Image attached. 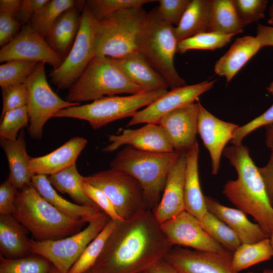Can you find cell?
Wrapping results in <instances>:
<instances>
[{
    "mask_svg": "<svg viewBox=\"0 0 273 273\" xmlns=\"http://www.w3.org/2000/svg\"><path fill=\"white\" fill-rule=\"evenodd\" d=\"M82 273H96V272L94 271L93 268L92 267L90 269L84 271Z\"/></svg>",
    "mask_w": 273,
    "mask_h": 273,
    "instance_id": "59",
    "label": "cell"
},
{
    "mask_svg": "<svg viewBox=\"0 0 273 273\" xmlns=\"http://www.w3.org/2000/svg\"><path fill=\"white\" fill-rule=\"evenodd\" d=\"M48 178L53 187L63 194H68L76 204L100 209L82 190L81 183L84 176L78 171L76 164L49 175Z\"/></svg>",
    "mask_w": 273,
    "mask_h": 273,
    "instance_id": "32",
    "label": "cell"
},
{
    "mask_svg": "<svg viewBox=\"0 0 273 273\" xmlns=\"http://www.w3.org/2000/svg\"><path fill=\"white\" fill-rule=\"evenodd\" d=\"M269 241H270L271 246L272 248L273 249V233H271L269 235Z\"/></svg>",
    "mask_w": 273,
    "mask_h": 273,
    "instance_id": "57",
    "label": "cell"
},
{
    "mask_svg": "<svg viewBox=\"0 0 273 273\" xmlns=\"http://www.w3.org/2000/svg\"><path fill=\"white\" fill-rule=\"evenodd\" d=\"M273 124V104L262 114L245 124L239 126L235 131L230 142L232 145L242 144L244 139L256 129Z\"/></svg>",
    "mask_w": 273,
    "mask_h": 273,
    "instance_id": "45",
    "label": "cell"
},
{
    "mask_svg": "<svg viewBox=\"0 0 273 273\" xmlns=\"http://www.w3.org/2000/svg\"><path fill=\"white\" fill-rule=\"evenodd\" d=\"M75 7L59 17L47 37L49 46L63 59L70 50L80 27L81 15Z\"/></svg>",
    "mask_w": 273,
    "mask_h": 273,
    "instance_id": "29",
    "label": "cell"
},
{
    "mask_svg": "<svg viewBox=\"0 0 273 273\" xmlns=\"http://www.w3.org/2000/svg\"><path fill=\"white\" fill-rule=\"evenodd\" d=\"M31 185L44 199L70 218L88 223L103 212L98 208L74 203L64 199L54 189L47 175H34Z\"/></svg>",
    "mask_w": 273,
    "mask_h": 273,
    "instance_id": "25",
    "label": "cell"
},
{
    "mask_svg": "<svg viewBox=\"0 0 273 273\" xmlns=\"http://www.w3.org/2000/svg\"><path fill=\"white\" fill-rule=\"evenodd\" d=\"M223 154L237 173L236 179L224 185L223 194L237 208L252 216L268 234L272 233L273 205L248 147L232 145Z\"/></svg>",
    "mask_w": 273,
    "mask_h": 273,
    "instance_id": "2",
    "label": "cell"
},
{
    "mask_svg": "<svg viewBox=\"0 0 273 273\" xmlns=\"http://www.w3.org/2000/svg\"><path fill=\"white\" fill-rule=\"evenodd\" d=\"M167 90L143 92L125 96L105 97L90 103L70 107L54 117L71 118L87 121L94 129L113 121L132 117L141 108L147 106Z\"/></svg>",
    "mask_w": 273,
    "mask_h": 273,
    "instance_id": "8",
    "label": "cell"
},
{
    "mask_svg": "<svg viewBox=\"0 0 273 273\" xmlns=\"http://www.w3.org/2000/svg\"><path fill=\"white\" fill-rule=\"evenodd\" d=\"M0 144L8 162L10 181L19 191L31 186L34 174L30 169L31 157L27 152L24 130L16 140L1 139Z\"/></svg>",
    "mask_w": 273,
    "mask_h": 273,
    "instance_id": "24",
    "label": "cell"
},
{
    "mask_svg": "<svg viewBox=\"0 0 273 273\" xmlns=\"http://www.w3.org/2000/svg\"><path fill=\"white\" fill-rule=\"evenodd\" d=\"M26 230L13 215L0 214L1 255L16 259L31 254Z\"/></svg>",
    "mask_w": 273,
    "mask_h": 273,
    "instance_id": "28",
    "label": "cell"
},
{
    "mask_svg": "<svg viewBox=\"0 0 273 273\" xmlns=\"http://www.w3.org/2000/svg\"><path fill=\"white\" fill-rule=\"evenodd\" d=\"M81 187L85 195L110 219L114 221L122 220L108 197L102 190L86 181L84 176Z\"/></svg>",
    "mask_w": 273,
    "mask_h": 273,
    "instance_id": "44",
    "label": "cell"
},
{
    "mask_svg": "<svg viewBox=\"0 0 273 273\" xmlns=\"http://www.w3.org/2000/svg\"><path fill=\"white\" fill-rule=\"evenodd\" d=\"M53 267L48 259L34 254L16 259L0 256V273H51Z\"/></svg>",
    "mask_w": 273,
    "mask_h": 273,
    "instance_id": "35",
    "label": "cell"
},
{
    "mask_svg": "<svg viewBox=\"0 0 273 273\" xmlns=\"http://www.w3.org/2000/svg\"><path fill=\"white\" fill-rule=\"evenodd\" d=\"M1 119V139L15 141L19 131L28 125L29 115L27 106L8 112Z\"/></svg>",
    "mask_w": 273,
    "mask_h": 273,
    "instance_id": "41",
    "label": "cell"
},
{
    "mask_svg": "<svg viewBox=\"0 0 273 273\" xmlns=\"http://www.w3.org/2000/svg\"><path fill=\"white\" fill-rule=\"evenodd\" d=\"M200 222L209 235L228 250L234 252L242 244L229 226L208 211Z\"/></svg>",
    "mask_w": 273,
    "mask_h": 273,
    "instance_id": "36",
    "label": "cell"
},
{
    "mask_svg": "<svg viewBox=\"0 0 273 273\" xmlns=\"http://www.w3.org/2000/svg\"><path fill=\"white\" fill-rule=\"evenodd\" d=\"M24 60L48 63L57 68L63 58L56 53L31 25H26L0 51V62Z\"/></svg>",
    "mask_w": 273,
    "mask_h": 273,
    "instance_id": "13",
    "label": "cell"
},
{
    "mask_svg": "<svg viewBox=\"0 0 273 273\" xmlns=\"http://www.w3.org/2000/svg\"><path fill=\"white\" fill-rule=\"evenodd\" d=\"M258 169L264 181L268 197L273 205V151L267 164L258 168Z\"/></svg>",
    "mask_w": 273,
    "mask_h": 273,
    "instance_id": "50",
    "label": "cell"
},
{
    "mask_svg": "<svg viewBox=\"0 0 273 273\" xmlns=\"http://www.w3.org/2000/svg\"><path fill=\"white\" fill-rule=\"evenodd\" d=\"M2 93L3 107L1 118L9 111L27 105L28 91L25 83L3 87Z\"/></svg>",
    "mask_w": 273,
    "mask_h": 273,
    "instance_id": "43",
    "label": "cell"
},
{
    "mask_svg": "<svg viewBox=\"0 0 273 273\" xmlns=\"http://www.w3.org/2000/svg\"><path fill=\"white\" fill-rule=\"evenodd\" d=\"M38 63L24 60H12L0 66L1 88L25 83Z\"/></svg>",
    "mask_w": 273,
    "mask_h": 273,
    "instance_id": "39",
    "label": "cell"
},
{
    "mask_svg": "<svg viewBox=\"0 0 273 273\" xmlns=\"http://www.w3.org/2000/svg\"><path fill=\"white\" fill-rule=\"evenodd\" d=\"M270 150L273 151V147L272 148H270Z\"/></svg>",
    "mask_w": 273,
    "mask_h": 273,
    "instance_id": "62",
    "label": "cell"
},
{
    "mask_svg": "<svg viewBox=\"0 0 273 273\" xmlns=\"http://www.w3.org/2000/svg\"><path fill=\"white\" fill-rule=\"evenodd\" d=\"M147 271L148 273H177L173 266L164 258L156 262Z\"/></svg>",
    "mask_w": 273,
    "mask_h": 273,
    "instance_id": "53",
    "label": "cell"
},
{
    "mask_svg": "<svg viewBox=\"0 0 273 273\" xmlns=\"http://www.w3.org/2000/svg\"><path fill=\"white\" fill-rule=\"evenodd\" d=\"M273 257L269 238L252 243H242L234 251L231 260L233 271L238 273Z\"/></svg>",
    "mask_w": 273,
    "mask_h": 273,
    "instance_id": "33",
    "label": "cell"
},
{
    "mask_svg": "<svg viewBox=\"0 0 273 273\" xmlns=\"http://www.w3.org/2000/svg\"><path fill=\"white\" fill-rule=\"evenodd\" d=\"M21 23L14 17L0 13V46L10 42L18 33Z\"/></svg>",
    "mask_w": 273,
    "mask_h": 273,
    "instance_id": "48",
    "label": "cell"
},
{
    "mask_svg": "<svg viewBox=\"0 0 273 273\" xmlns=\"http://www.w3.org/2000/svg\"><path fill=\"white\" fill-rule=\"evenodd\" d=\"M78 3L74 0H49L32 16L31 26L43 38H46L59 17Z\"/></svg>",
    "mask_w": 273,
    "mask_h": 273,
    "instance_id": "34",
    "label": "cell"
},
{
    "mask_svg": "<svg viewBox=\"0 0 273 273\" xmlns=\"http://www.w3.org/2000/svg\"><path fill=\"white\" fill-rule=\"evenodd\" d=\"M21 1L20 0H1L0 13H5L13 17L17 16Z\"/></svg>",
    "mask_w": 273,
    "mask_h": 273,
    "instance_id": "52",
    "label": "cell"
},
{
    "mask_svg": "<svg viewBox=\"0 0 273 273\" xmlns=\"http://www.w3.org/2000/svg\"><path fill=\"white\" fill-rule=\"evenodd\" d=\"M110 144L103 148L105 153L113 152L123 145L144 151L171 152L174 149L162 128L148 123L137 129H126L119 134L108 135Z\"/></svg>",
    "mask_w": 273,
    "mask_h": 273,
    "instance_id": "19",
    "label": "cell"
},
{
    "mask_svg": "<svg viewBox=\"0 0 273 273\" xmlns=\"http://www.w3.org/2000/svg\"><path fill=\"white\" fill-rule=\"evenodd\" d=\"M249 273H253V272H249Z\"/></svg>",
    "mask_w": 273,
    "mask_h": 273,
    "instance_id": "63",
    "label": "cell"
},
{
    "mask_svg": "<svg viewBox=\"0 0 273 273\" xmlns=\"http://www.w3.org/2000/svg\"><path fill=\"white\" fill-rule=\"evenodd\" d=\"M268 23L273 26V3L269 8Z\"/></svg>",
    "mask_w": 273,
    "mask_h": 273,
    "instance_id": "55",
    "label": "cell"
},
{
    "mask_svg": "<svg viewBox=\"0 0 273 273\" xmlns=\"http://www.w3.org/2000/svg\"><path fill=\"white\" fill-rule=\"evenodd\" d=\"M140 273H148V271L147 270V271H145Z\"/></svg>",
    "mask_w": 273,
    "mask_h": 273,
    "instance_id": "61",
    "label": "cell"
},
{
    "mask_svg": "<svg viewBox=\"0 0 273 273\" xmlns=\"http://www.w3.org/2000/svg\"><path fill=\"white\" fill-rule=\"evenodd\" d=\"M263 273H273V269H266L263 271Z\"/></svg>",
    "mask_w": 273,
    "mask_h": 273,
    "instance_id": "60",
    "label": "cell"
},
{
    "mask_svg": "<svg viewBox=\"0 0 273 273\" xmlns=\"http://www.w3.org/2000/svg\"><path fill=\"white\" fill-rule=\"evenodd\" d=\"M13 215L38 241L57 240L82 230L85 222L62 214L32 186L18 192Z\"/></svg>",
    "mask_w": 273,
    "mask_h": 273,
    "instance_id": "3",
    "label": "cell"
},
{
    "mask_svg": "<svg viewBox=\"0 0 273 273\" xmlns=\"http://www.w3.org/2000/svg\"><path fill=\"white\" fill-rule=\"evenodd\" d=\"M205 199L208 211L229 226L242 243H255L269 238V234L258 223L250 221L240 209L224 206L209 196Z\"/></svg>",
    "mask_w": 273,
    "mask_h": 273,
    "instance_id": "21",
    "label": "cell"
},
{
    "mask_svg": "<svg viewBox=\"0 0 273 273\" xmlns=\"http://www.w3.org/2000/svg\"><path fill=\"white\" fill-rule=\"evenodd\" d=\"M216 80L186 85L167 91L131 118L128 126L141 123L158 124L166 114L198 101L200 96L212 88Z\"/></svg>",
    "mask_w": 273,
    "mask_h": 273,
    "instance_id": "14",
    "label": "cell"
},
{
    "mask_svg": "<svg viewBox=\"0 0 273 273\" xmlns=\"http://www.w3.org/2000/svg\"><path fill=\"white\" fill-rule=\"evenodd\" d=\"M200 102H194L170 112L159 124L169 139L174 151L185 154L198 142Z\"/></svg>",
    "mask_w": 273,
    "mask_h": 273,
    "instance_id": "17",
    "label": "cell"
},
{
    "mask_svg": "<svg viewBox=\"0 0 273 273\" xmlns=\"http://www.w3.org/2000/svg\"><path fill=\"white\" fill-rule=\"evenodd\" d=\"M19 191L8 178L0 185V214L13 215Z\"/></svg>",
    "mask_w": 273,
    "mask_h": 273,
    "instance_id": "47",
    "label": "cell"
},
{
    "mask_svg": "<svg viewBox=\"0 0 273 273\" xmlns=\"http://www.w3.org/2000/svg\"><path fill=\"white\" fill-rule=\"evenodd\" d=\"M265 144L270 149L273 147V124L266 127Z\"/></svg>",
    "mask_w": 273,
    "mask_h": 273,
    "instance_id": "54",
    "label": "cell"
},
{
    "mask_svg": "<svg viewBox=\"0 0 273 273\" xmlns=\"http://www.w3.org/2000/svg\"><path fill=\"white\" fill-rule=\"evenodd\" d=\"M256 37L262 48L273 47V26L258 24Z\"/></svg>",
    "mask_w": 273,
    "mask_h": 273,
    "instance_id": "51",
    "label": "cell"
},
{
    "mask_svg": "<svg viewBox=\"0 0 273 273\" xmlns=\"http://www.w3.org/2000/svg\"><path fill=\"white\" fill-rule=\"evenodd\" d=\"M113 59L125 75L144 92L167 90L169 87L164 77L139 51Z\"/></svg>",
    "mask_w": 273,
    "mask_h": 273,
    "instance_id": "22",
    "label": "cell"
},
{
    "mask_svg": "<svg viewBox=\"0 0 273 273\" xmlns=\"http://www.w3.org/2000/svg\"><path fill=\"white\" fill-rule=\"evenodd\" d=\"M238 127L217 118L200 103L198 133L209 152L213 174L218 172L222 154Z\"/></svg>",
    "mask_w": 273,
    "mask_h": 273,
    "instance_id": "18",
    "label": "cell"
},
{
    "mask_svg": "<svg viewBox=\"0 0 273 273\" xmlns=\"http://www.w3.org/2000/svg\"><path fill=\"white\" fill-rule=\"evenodd\" d=\"M186 158L181 154L170 169L158 205L152 210L161 224L185 211L184 186Z\"/></svg>",
    "mask_w": 273,
    "mask_h": 273,
    "instance_id": "20",
    "label": "cell"
},
{
    "mask_svg": "<svg viewBox=\"0 0 273 273\" xmlns=\"http://www.w3.org/2000/svg\"><path fill=\"white\" fill-rule=\"evenodd\" d=\"M256 37L247 35L237 38L214 65L215 72L231 81L240 69L261 48Z\"/></svg>",
    "mask_w": 273,
    "mask_h": 273,
    "instance_id": "26",
    "label": "cell"
},
{
    "mask_svg": "<svg viewBox=\"0 0 273 273\" xmlns=\"http://www.w3.org/2000/svg\"><path fill=\"white\" fill-rule=\"evenodd\" d=\"M87 143L84 138L74 136L49 154L31 157L30 170L34 175H51L76 164Z\"/></svg>",
    "mask_w": 273,
    "mask_h": 273,
    "instance_id": "23",
    "label": "cell"
},
{
    "mask_svg": "<svg viewBox=\"0 0 273 273\" xmlns=\"http://www.w3.org/2000/svg\"><path fill=\"white\" fill-rule=\"evenodd\" d=\"M178 42L175 27L160 16L157 8L147 14L138 38V51L171 88L187 85L174 65Z\"/></svg>",
    "mask_w": 273,
    "mask_h": 273,
    "instance_id": "5",
    "label": "cell"
},
{
    "mask_svg": "<svg viewBox=\"0 0 273 273\" xmlns=\"http://www.w3.org/2000/svg\"><path fill=\"white\" fill-rule=\"evenodd\" d=\"M115 225V221L110 219L102 231L86 247L68 273H82L94 266Z\"/></svg>",
    "mask_w": 273,
    "mask_h": 273,
    "instance_id": "37",
    "label": "cell"
},
{
    "mask_svg": "<svg viewBox=\"0 0 273 273\" xmlns=\"http://www.w3.org/2000/svg\"><path fill=\"white\" fill-rule=\"evenodd\" d=\"M232 255L172 248L164 258L177 273H235L231 267Z\"/></svg>",
    "mask_w": 273,
    "mask_h": 273,
    "instance_id": "16",
    "label": "cell"
},
{
    "mask_svg": "<svg viewBox=\"0 0 273 273\" xmlns=\"http://www.w3.org/2000/svg\"><path fill=\"white\" fill-rule=\"evenodd\" d=\"M144 92L119 68L113 58L95 57L69 88L66 100L78 103L105 97Z\"/></svg>",
    "mask_w": 273,
    "mask_h": 273,
    "instance_id": "6",
    "label": "cell"
},
{
    "mask_svg": "<svg viewBox=\"0 0 273 273\" xmlns=\"http://www.w3.org/2000/svg\"><path fill=\"white\" fill-rule=\"evenodd\" d=\"M266 90L268 93L273 95V81L267 87Z\"/></svg>",
    "mask_w": 273,
    "mask_h": 273,
    "instance_id": "56",
    "label": "cell"
},
{
    "mask_svg": "<svg viewBox=\"0 0 273 273\" xmlns=\"http://www.w3.org/2000/svg\"><path fill=\"white\" fill-rule=\"evenodd\" d=\"M110 217L103 212L80 232L57 240L38 241L29 239V251L50 261L62 273H68L86 247L104 228Z\"/></svg>",
    "mask_w": 273,
    "mask_h": 273,
    "instance_id": "9",
    "label": "cell"
},
{
    "mask_svg": "<svg viewBox=\"0 0 273 273\" xmlns=\"http://www.w3.org/2000/svg\"><path fill=\"white\" fill-rule=\"evenodd\" d=\"M199 147L198 143L197 142L184 154L186 158L184 199L186 211L200 221L208 210L199 180Z\"/></svg>",
    "mask_w": 273,
    "mask_h": 273,
    "instance_id": "27",
    "label": "cell"
},
{
    "mask_svg": "<svg viewBox=\"0 0 273 273\" xmlns=\"http://www.w3.org/2000/svg\"><path fill=\"white\" fill-rule=\"evenodd\" d=\"M97 22L85 5L81 14L80 27L70 50L59 67L50 74L52 82L58 88H69L96 57Z\"/></svg>",
    "mask_w": 273,
    "mask_h": 273,
    "instance_id": "11",
    "label": "cell"
},
{
    "mask_svg": "<svg viewBox=\"0 0 273 273\" xmlns=\"http://www.w3.org/2000/svg\"><path fill=\"white\" fill-rule=\"evenodd\" d=\"M244 28L234 0L212 1L210 31L235 36Z\"/></svg>",
    "mask_w": 273,
    "mask_h": 273,
    "instance_id": "31",
    "label": "cell"
},
{
    "mask_svg": "<svg viewBox=\"0 0 273 273\" xmlns=\"http://www.w3.org/2000/svg\"><path fill=\"white\" fill-rule=\"evenodd\" d=\"M235 8L244 26L264 17L268 1L266 0H235Z\"/></svg>",
    "mask_w": 273,
    "mask_h": 273,
    "instance_id": "42",
    "label": "cell"
},
{
    "mask_svg": "<svg viewBox=\"0 0 273 273\" xmlns=\"http://www.w3.org/2000/svg\"><path fill=\"white\" fill-rule=\"evenodd\" d=\"M212 1L192 0L179 23L175 27L178 41L210 31Z\"/></svg>",
    "mask_w": 273,
    "mask_h": 273,
    "instance_id": "30",
    "label": "cell"
},
{
    "mask_svg": "<svg viewBox=\"0 0 273 273\" xmlns=\"http://www.w3.org/2000/svg\"><path fill=\"white\" fill-rule=\"evenodd\" d=\"M84 179L108 197L122 220L150 210L141 185L125 172L110 168L84 176Z\"/></svg>",
    "mask_w": 273,
    "mask_h": 273,
    "instance_id": "10",
    "label": "cell"
},
{
    "mask_svg": "<svg viewBox=\"0 0 273 273\" xmlns=\"http://www.w3.org/2000/svg\"><path fill=\"white\" fill-rule=\"evenodd\" d=\"M44 65L38 63L25 83L28 91V132L37 140L41 139L44 125L57 112L80 105L61 99L53 90L46 78Z\"/></svg>",
    "mask_w": 273,
    "mask_h": 273,
    "instance_id": "12",
    "label": "cell"
},
{
    "mask_svg": "<svg viewBox=\"0 0 273 273\" xmlns=\"http://www.w3.org/2000/svg\"><path fill=\"white\" fill-rule=\"evenodd\" d=\"M234 35L213 31L200 33L178 42L177 52L184 54L192 50H214L231 41Z\"/></svg>",
    "mask_w": 273,
    "mask_h": 273,
    "instance_id": "38",
    "label": "cell"
},
{
    "mask_svg": "<svg viewBox=\"0 0 273 273\" xmlns=\"http://www.w3.org/2000/svg\"><path fill=\"white\" fill-rule=\"evenodd\" d=\"M49 0H23L21 1L17 17L21 23L28 22L33 15L44 6Z\"/></svg>",
    "mask_w": 273,
    "mask_h": 273,
    "instance_id": "49",
    "label": "cell"
},
{
    "mask_svg": "<svg viewBox=\"0 0 273 273\" xmlns=\"http://www.w3.org/2000/svg\"><path fill=\"white\" fill-rule=\"evenodd\" d=\"M92 267L96 273H140L172 248L152 210L117 220Z\"/></svg>",
    "mask_w": 273,
    "mask_h": 273,
    "instance_id": "1",
    "label": "cell"
},
{
    "mask_svg": "<svg viewBox=\"0 0 273 273\" xmlns=\"http://www.w3.org/2000/svg\"><path fill=\"white\" fill-rule=\"evenodd\" d=\"M160 227L172 246H181L205 252L229 251L213 240L200 221L186 210L160 224Z\"/></svg>",
    "mask_w": 273,
    "mask_h": 273,
    "instance_id": "15",
    "label": "cell"
},
{
    "mask_svg": "<svg viewBox=\"0 0 273 273\" xmlns=\"http://www.w3.org/2000/svg\"><path fill=\"white\" fill-rule=\"evenodd\" d=\"M157 8L160 16L167 22L176 26L179 23L190 0H159Z\"/></svg>",
    "mask_w": 273,
    "mask_h": 273,
    "instance_id": "46",
    "label": "cell"
},
{
    "mask_svg": "<svg viewBox=\"0 0 273 273\" xmlns=\"http://www.w3.org/2000/svg\"><path fill=\"white\" fill-rule=\"evenodd\" d=\"M175 152L144 151L127 146L111 162V168L125 172L141 185L148 208L159 203L168 173L179 158Z\"/></svg>",
    "mask_w": 273,
    "mask_h": 273,
    "instance_id": "4",
    "label": "cell"
},
{
    "mask_svg": "<svg viewBox=\"0 0 273 273\" xmlns=\"http://www.w3.org/2000/svg\"><path fill=\"white\" fill-rule=\"evenodd\" d=\"M156 2L151 0H90L85 5L98 20L108 18L127 9L141 8L144 5Z\"/></svg>",
    "mask_w": 273,
    "mask_h": 273,
    "instance_id": "40",
    "label": "cell"
},
{
    "mask_svg": "<svg viewBox=\"0 0 273 273\" xmlns=\"http://www.w3.org/2000/svg\"><path fill=\"white\" fill-rule=\"evenodd\" d=\"M147 14L143 7L133 8L98 20L96 57L119 59L138 51V38Z\"/></svg>",
    "mask_w": 273,
    "mask_h": 273,
    "instance_id": "7",
    "label": "cell"
},
{
    "mask_svg": "<svg viewBox=\"0 0 273 273\" xmlns=\"http://www.w3.org/2000/svg\"><path fill=\"white\" fill-rule=\"evenodd\" d=\"M51 273H62L59 269H58L56 267L53 265L52 271Z\"/></svg>",
    "mask_w": 273,
    "mask_h": 273,
    "instance_id": "58",
    "label": "cell"
}]
</instances>
